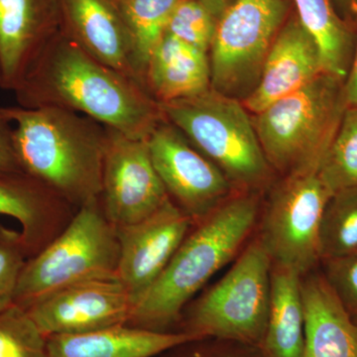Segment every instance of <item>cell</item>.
<instances>
[{
	"label": "cell",
	"instance_id": "obj_1",
	"mask_svg": "<svg viewBox=\"0 0 357 357\" xmlns=\"http://www.w3.org/2000/svg\"><path fill=\"white\" fill-rule=\"evenodd\" d=\"M18 105L59 107L86 115L133 139H147L163 121L141 84L98 62L59 31L17 84Z\"/></svg>",
	"mask_w": 357,
	"mask_h": 357
},
{
	"label": "cell",
	"instance_id": "obj_2",
	"mask_svg": "<svg viewBox=\"0 0 357 357\" xmlns=\"http://www.w3.org/2000/svg\"><path fill=\"white\" fill-rule=\"evenodd\" d=\"M260 211V194L236 192L195 223L158 280L134 305L128 325L153 332H177L185 307L252 237Z\"/></svg>",
	"mask_w": 357,
	"mask_h": 357
},
{
	"label": "cell",
	"instance_id": "obj_3",
	"mask_svg": "<svg viewBox=\"0 0 357 357\" xmlns=\"http://www.w3.org/2000/svg\"><path fill=\"white\" fill-rule=\"evenodd\" d=\"M13 124L23 172L73 206L100 198L109 128L86 115L59 109L2 107Z\"/></svg>",
	"mask_w": 357,
	"mask_h": 357
},
{
	"label": "cell",
	"instance_id": "obj_4",
	"mask_svg": "<svg viewBox=\"0 0 357 357\" xmlns=\"http://www.w3.org/2000/svg\"><path fill=\"white\" fill-rule=\"evenodd\" d=\"M344 81L323 73L252 114L263 153L275 174L318 172L347 107Z\"/></svg>",
	"mask_w": 357,
	"mask_h": 357
},
{
	"label": "cell",
	"instance_id": "obj_5",
	"mask_svg": "<svg viewBox=\"0 0 357 357\" xmlns=\"http://www.w3.org/2000/svg\"><path fill=\"white\" fill-rule=\"evenodd\" d=\"M159 107L163 119L210 159L236 192L260 194L270 187L275 172L241 100L210 88Z\"/></svg>",
	"mask_w": 357,
	"mask_h": 357
},
{
	"label": "cell",
	"instance_id": "obj_6",
	"mask_svg": "<svg viewBox=\"0 0 357 357\" xmlns=\"http://www.w3.org/2000/svg\"><path fill=\"white\" fill-rule=\"evenodd\" d=\"M119 261L116 227L105 215L100 198L91 199L57 237L26 261L14 305L26 310L73 284L117 277Z\"/></svg>",
	"mask_w": 357,
	"mask_h": 357
},
{
	"label": "cell",
	"instance_id": "obj_7",
	"mask_svg": "<svg viewBox=\"0 0 357 357\" xmlns=\"http://www.w3.org/2000/svg\"><path fill=\"white\" fill-rule=\"evenodd\" d=\"M272 261L257 236L222 279L185 307L177 332L260 347L266 333Z\"/></svg>",
	"mask_w": 357,
	"mask_h": 357
},
{
	"label": "cell",
	"instance_id": "obj_8",
	"mask_svg": "<svg viewBox=\"0 0 357 357\" xmlns=\"http://www.w3.org/2000/svg\"><path fill=\"white\" fill-rule=\"evenodd\" d=\"M290 0H234L218 17L208 58L211 88L243 102L290 11Z\"/></svg>",
	"mask_w": 357,
	"mask_h": 357
},
{
	"label": "cell",
	"instance_id": "obj_9",
	"mask_svg": "<svg viewBox=\"0 0 357 357\" xmlns=\"http://www.w3.org/2000/svg\"><path fill=\"white\" fill-rule=\"evenodd\" d=\"M269 191L255 236L272 264L311 273L321 263L319 227L332 192L317 173L283 176Z\"/></svg>",
	"mask_w": 357,
	"mask_h": 357
},
{
	"label": "cell",
	"instance_id": "obj_10",
	"mask_svg": "<svg viewBox=\"0 0 357 357\" xmlns=\"http://www.w3.org/2000/svg\"><path fill=\"white\" fill-rule=\"evenodd\" d=\"M147 144L169 197L194 225L236 192L222 171L165 119L150 134Z\"/></svg>",
	"mask_w": 357,
	"mask_h": 357
},
{
	"label": "cell",
	"instance_id": "obj_11",
	"mask_svg": "<svg viewBox=\"0 0 357 357\" xmlns=\"http://www.w3.org/2000/svg\"><path fill=\"white\" fill-rule=\"evenodd\" d=\"M170 199L155 170L147 139L109 128L100 203L116 229L144 220Z\"/></svg>",
	"mask_w": 357,
	"mask_h": 357
},
{
	"label": "cell",
	"instance_id": "obj_12",
	"mask_svg": "<svg viewBox=\"0 0 357 357\" xmlns=\"http://www.w3.org/2000/svg\"><path fill=\"white\" fill-rule=\"evenodd\" d=\"M130 294L117 277L79 282L42 298L26 309L45 337L79 335L128 325Z\"/></svg>",
	"mask_w": 357,
	"mask_h": 357
},
{
	"label": "cell",
	"instance_id": "obj_13",
	"mask_svg": "<svg viewBox=\"0 0 357 357\" xmlns=\"http://www.w3.org/2000/svg\"><path fill=\"white\" fill-rule=\"evenodd\" d=\"M192 227L191 218L170 199L144 220L116 229L117 278L130 294L133 307L158 280Z\"/></svg>",
	"mask_w": 357,
	"mask_h": 357
},
{
	"label": "cell",
	"instance_id": "obj_14",
	"mask_svg": "<svg viewBox=\"0 0 357 357\" xmlns=\"http://www.w3.org/2000/svg\"><path fill=\"white\" fill-rule=\"evenodd\" d=\"M57 1L60 31L67 38L91 57L146 89L144 70L132 36L109 0Z\"/></svg>",
	"mask_w": 357,
	"mask_h": 357
},
{
	"label": "cell",
	"instance_id": "obj_15",
	"mask_svg": "<svg viewBox=\"0 0 357 357\" xmlns=\"http://www.w3.org/2000/svg\"><path fill=\"white\" fill-rule=\"evenodd\" d=\"M325 72L317 42L292 15L277 35L263 65L257 86L243 100L252 114L304 88Z\"/></svg>",
	"mask_w": 357,
	"mask_h": 357
},
{
	"label": "cell",
	"instance_id": "obj_16",
	"mask_svg": "<svg viewBox=\"0 0 357 357\" xmlns=\"http://www.w3.org/2000/svg\"><path fill=\"white\" fill-rule=\"evenodd\" d=\"M60 28L57 0H0V88L13 91Z\"/></svg>",
	"mask_w": 357,
	"mask_h": 357
},
{
	"label": "cell",
	"instance_id": "obj_17",
	"mask_svg": "<svg viewBox=\"0 0 357 357\" xmlns=\"http://www.w3.org/2000/svg\"><path fill=\"white\" fill-rule=\"evenodd\" d=\"M77 210L28 174H0V215L20 222L30 258L62 232Z\"/></svg>",
	"mask_w": 357,
	"mask_h": 357
},
{
	"label": "cell",
	"instance_id": "obj_18",
	"mask_svg": "<svg viewBox=\"0 0 357 357\" xmlns=\"http://www.w3.org/2000/svg\"><path fill=\"white\" fill-rule=\"evenodd\" d=\"M305 344L302 357H357V326L319 269L302 277Z\"/></svg>",
	"mask_w": 357,
	"mask_h": 357
},
{
	"label": "cell",
	"instance_id": "obj_19",
	"mask_svg": "<svg viewBox=\"0 0 357 357\" xmlns=\"http://www.w3.org/2000/svg\"><path fill=\"white\" fill-rule=\"evenodd\" d=\"M199 338L119 325L79 335L46 337L47 357H157Z\"/></svg>",
	"mask_w": 357,
	"mask_h": 357
},
{
	"label": "cell",
	"instance_id": "obj_20",
	"mask_svg": "<svg viewBox=\"0 0 357 357\" xmlns=\"http://www.w3.org/2000/svg\"><path fill=\"white\" fill-rule=\"evenodd\" d=\"M145 88L158 103L208 91L211 88L208 54L164 33L148 60Z\"/></svg>",
	"mask_w": 357,
	"mask_h": 357
},
{
	"label": "cell",
	"instance_id": "obj_21",
	"mask_svg": "<svg viewBox=\"0 0 357 357\" xmlns=\"http://www.w3.org/2000/svg\"><path fill=\"white\" fill-rule=\"evenodd\" d=\"M305 309L302 276L272 264L266 333L261 345L266 357H302Z\"/></svg>",
	"mask_w": 357,
	"mask_h": 357
},
{
	"label": "cell",
	"instance_id": "obj_22",
	"mask_svg": "<svg viewBox=\"0 0 357 357\" xmlns=\"http://www.w3.org/2000/svg\"><path fill=\"white\" fill-rule=\"evenodd\" d=\"M301 23L318 44L325 72L347 79L356 48V25L332 0H293Z\"/></svg>",
	"mask_w": 357,
	"mask_h": 357
},
{
	"label": "cell",
	"instance_id": "obj_23",
	"mask_svg": "<svg viewBox=\"0 0 357 357\" xmlns=\"http://www.w3.org/2000/svg\"><path fill=\"white\" fill-rule=\"evenodd\" d=\"M135 44L143 70L181 0H109Z\"/></svg>",
	"mask_w": 357,
	"mask_h": 357
},
{
	"label": "cell",
	"instance_id": "obj_24",
	"mask_svg": "<svg viewBox=\"0 0 357 357\" xmlns=\"http://www.w3.org/2000/svg\"><path fill=\"white\" fill-rule=\"evenodd\" d=\"M357 252V187L332 195L321 220V260Z\"/></svg>",
	"mask_w": 357,
	"mask_h": 357
},
{
	"label": "cell",
	"instance_id": "obj_25",
	"mask_svg": "<svg viewBox=\"0 0 357 357\" xmlns=\"http://www.w3.org/2000/svg\"><path fill=\"white\" fill-rule=\"evenodd\" d=\"M317 174L332 194L357 187V105L345 109Z\"/></svg>",
	"mask_w": 357,
	"mask_h": 357
},
{
	"label": "cell",
	"instance_id": "obj_26",
	"mask_svg": "<svg viewBox=\"0 0 357 357\" xmlns=\"http://www.w3.org/2000/svg\"><path fill=\"white\" fill-rule=\"evenodd\" d=\"M0 357H47L46 337L15 305L0 312Z\"/></svg>",
	"mask_w": 357,
	"mask_h": 357
},
{
	"label": "cell",
	"instance_id": "obj_27",
	"mask_svg": "<svg viewBox=\"0 0 357 357\" xmlns=\"http://www.w3.org/2000/svg\"><path fill=\"white\" fill-rule=\"evenodd\" d=\"M218 18L199 0H181L165 33L199 50L210 53Z\"/></svg>",
	"mask_w": 357,
	"mask_h": 357
},
{
	"label": "cell",
	"instance_id": "obj_28",
	"mask_svg": "<svg viewBox=\"0 0 357 357\" xmlns=\"http://www.w3.org/2000/svg\"><path fill=\"white\" fill-rule=\"evenodd\" d=\"M29 258L20 230L0 225V312L13 306L21 272Z\"/></svg>",
	"mask_w": 357,
	"mask_h": 357
},
{
	"label": "cell",
	"instance_id": "obj_29",
	"mask_svg": "<svg viewBox=\"0 0 357 357\" xmlns=\"http://www.w3.org/2000/svg\"><path fill=\"white\" fill-rule=\"evenodd\" d=\"M319 268L338 302L357 326V252L321 259Z\"/></svg>",
	"mask_w": 357,
	"mask_h": 357
},
{
	"label": "cell",
	"instance_id": "obj_30",
	"mask_svg": "<svg viewBox=\"0 0 357 357\" xmlns=\"http://www.w3.org/2000/svg\"><path fill=\"white\" fill-rule=\"evenodd\" d=\"M169 352L170 357H266L260 347L213 337L196 338Z\"/></svg>",
	"mask_w": 357,
	"mask_h": 357
},
{
	"label": "cell",
	"instance_id": "obj_31",
	"mask_svg": "<svg viewBox=\"0 0 357 357\" xmlns=\"http://www.w3.org/2000/svg\"><path fill=\"white\" fill-rule=\"evenodd\" d=\"M23 172L13 146V124L0 107V174Z\"/></svg>",
	"mask_w": 357,
	"mask_h": 357
},
{
	"label": "cell",
	"instance_id": "obj_32",
	"mask_svg": "<svg viewBox=\"0 0 357 357\" xmlns=\"http://www.w3.org/2000/svg\"><path fill=\"white\" fill-rule=\"evenodd\" d=\"M351 16L356 25V40L351 69L344 81V95L347 107L357 105V0L351 7Z\"/></svg>",
	"mask_w": 357,
	"mask_h": 357
},
{
	"label": "cell",
	"instance_id": "obj_33",
	"mask_svg": "<svg viewBox=\"0 0 357 357\" xmlns=\"http://www.w3.org/2000/svg\"><path fill=\"white\" fill-rule=\"evenodd\" d=\"M199 1L203 2L204 6L208 7V10L218 20L223 11L232 3L234 0H199Z\"/></svg>",
	"mask_w": 357,
	"mask_h": 357
},
{
	"label": "cell",
	"instance_id": "obj_34",
	"mask_svg": "<svg viewBox=\"0 0 357 357\" xmlns=\"http://www.w3.org/2000/svg\"><path fill=\"white\" fill-rule=\"evenodd\" d=\"M332 1L342 17L354 22L351 16V7L356 0H332Z\"/></svg>",
	"mask_w": 357,
	"mask_h": 357
}]
</instances>
